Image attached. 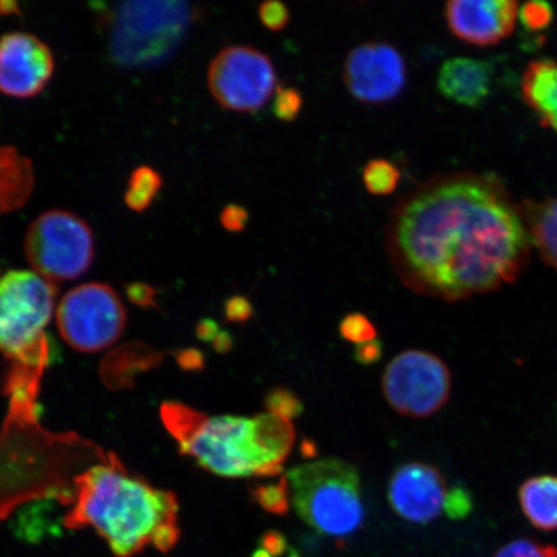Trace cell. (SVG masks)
<instances>
[{"instance_id": "obj_1", "label": "cell", "mask_w": 557, "mask_h": 557, "mask_svg": "<svg viewBox=\"0 0 557 557\" xmlns=\"http://www.w3.org/2000/svg\"><path fill=\"white\" fill-rule=\"evenodd\" d=\"M386 240L404 281L447 301L512 283L533 246L503 181L475 172L435 176L408 194L394 209Z\"/></svg>"}, {"instance_id": "obj_2", "label": "cell", "mask_w": 557, "mask_h": 557, "mask_svg": "<svg viewBox=\"0 0 557 557\" xmlns=\"http://www.w3.org/2000/svg\"><path fill=\"white\" fill-rule=\"evenodd\" d=\"M73 484L64 525L95 529L116 557H132L149 546L169 553L177 545L176 496L132 475L116 456L89 466Z\"/></svg>"}, {"instance_id": "obj_3", "label": "cell", "mask_w": 557, "mask_h": 557, "mask_svg": "<svg viewBox=\"0 0 557 557\" xmlns=\"http://www.w3.org/2000/svg\"><path fill=\"white\" fill-rule=\"evenodd\" d=\"M58 287L33 270L0 276V354L10 361L7 394L38 395L41 374L51 360L46 330Z\"/></svg>"}, {"instance_id": "obj_4", "label": "cell", "mask_w": 557, "mask_h": 557, "mask_svg": "<svg viewBox=\"0 0 557 557\" xmlns=\"http://www.w3.org/2000/svg\"><path fill=\"white\" fill-rule=\"evenodd\" d=\"M160 414L178 450L214 475L263 478L283 470L261 447L255 418L209 417L181 403H164Z\"/></svg>"}, {"instance_id": "obj_5", "label": "cell", "mask_w": 557, "mask_h": 557, "mask_svg": "<svg viewBox=\"0 0 557 557\" xmlns=\"http://www.w3.org/2000/svg\"><path fill=\"white\" fill-rule=\"evenodd\" d=\"M185 2H125L99 12L111 61L125 69H151L173 58L198 20Z\"/></svg>"}, {"instance_id": "obj_6", "label": "cell", "mask_w": 557, "mask_h": 557, "mask_svg": "<svg viewBox=\"0 0 557 557\" xmlns=\"http://www.w3.org/2000/svg\"><path fill=\"white\" fill-rule=\"evenodd\" d=\"M287 480L298 517L320 534L346 537L363 524L360 476L354 465L320 459L290 469Z\"/></svg>"}, {"instance_id": "obj_7", "label": "cell", "mask_w": 557, "mask_h": 557, "mask_svg": "<svg viewBox=\"0 0 557 557\" xmlns=\"http://www.w3.org/2000/svg\"><path fill=\"white\" fill-rule=\"evenodd\" d=\"M24 248L33 271L53 284L85 275L95 259L92 230L64 209L38 215L27 228Z\"/></svg>"}, {"instance_id": "obj_8", "label": "cell", "mask_w": 557, "mask_h": 557, "mask_svg": "<svg viewBox=\"0 0 557 557\" xmlns=\"http://www.w3.org/2000/svg\"><path fill=\"white\" fill-rule=\"evenodd\" d=\"M127 322L120 295L103 283L78 285L55 308L61 337L81 352H99L120 339Z\"/></svg>"}, {"instance_id": "obj_9", "label": "cell", "mask_w": 557, "mask_h": 557, "mask_svg": "<svg viewBox=\"0 0 557 557\" xmlns=\"http://www.w3.org/2000/svg\"><path fill=\"white\" fill-rule=\"evenodd\" d=\"M209 92L234 113H256L276 90V72L267 53L249 46H228L208 67Z\"/></svg>"}, {"instance_id": "obj_10", "label": "cell", "mask_w": 557, "mask_h": 557, "mask_svg": "<svg viewBox=\"0 0 557 557\" xmlns=\"http://www.w3.org/2000/svg\"><path fill=\"white\" fill-rule=\"evenodd\" d=\"M382 388L395 412L424 418L438 412L449 400L451 375L436 355L408 350L387 366Z\"/></svg>"}, {"instance_id": "obj_11", "label": "cell", "mask_w": 557, "mask_h": 557, "mask_svg": "<svg viewBox=\"0 0 557 557\" xmlns=\"http://www.w3.org/2000/svg\"><path fill=\"white\" fill-rule=\"evenodd\" d=\"M344 82L354 99L369 104L386 103L406 87V60L398 48L385 41H367L348 53Z\"/></svg>"}, {"instance_id": "obj_12", "label": "cell", "mask_w": 557, "mask_h": 557, "mask_svg": "<svg viewBox=\"0 0 557 557\" xmlns=\"http://www.w3.org/2000/svg\"><path fill=\"white\" fill-rule=\"evenodd\" d=\"M54 73L53 53L30 33L0 37V94L30 99L44 92Z\"/></svg>"}, {"instance_id": "obj_13", "label": "cell", "mask_w": 557, "mask_h": 557, "mask_svg": "<svg viewBox=\"0 0 557 557\" xmlns=\"http://www.w3.org/2000/svg\"><path fill=\"white\" fill-rule=\"evenodd\" d=\"M447 484L442 472L426 463H407L393 473L388 500L400 518L429 524L444 511Z\"/></svg>"}, {"instance_id": "obj_14", "label": "cell", "mask_w": 557, "mask_h": 557, "mask_svg": "<svg viewBox=\"0 0 557 557\" xmlns=\"http://www.w3.org/2000/svg\"><path fill=\"white\" fill-rule=\"evenodd\" d=\"M444 16L455 37L465 44L487 47L512 33L519 4L512 0H451L445 4Z\"/></svg>"}, {"instance_id": "obj_15", "label": "cell", "mask_w": 557, "mask_h": 557, "mask_svg": "<svg viewBox=\"0 0 557 557\" xmlns=\"http://www.w3.org/2000/svg\"><path fill=\"white\" fill-rule=\"evenodd\" d=\"M493 69L487 62L455 58L444 62L437 74V89L453 102L476 109L492 94Z\"/></svg>"}, {"instance_id": "obj_16", "label": "cell", "mask_w": 557, "mask_h": 557, "mask_svg": "<svg viewBox=\"0 0 557 557\" xmlns=\"http://www.w3.org/2000/svg\"><path fill=\"white\" fill-rule=\"evenodd\" d=\"M34 183L32 160L13 146H0V215L23 208L32 197Z\"/></svg>"}, {"instance_id": "obj_17", "label": "cell", "mask_w": 557, "mask_h": 557, "mask_svg": "<svg viewBox=\"0 0 557 557\" xmlns=\"http://www.w3.org/2000/svg\"><path fill=\"white\" fill-rule=\"evenodd\" d=\"M521 92L543 123L557 134V61L531 62L522 75Z\"/></svg>"}, {"instance_id": "obj_18", "label": "cell", "mask_w": 557, "mask_h": 557, "mask_svg": "<svg viewBox=\"0 0 557 557\" xmlns=\"http://www.w3.org/2000/svg\"><path fill=\"white\" fill-rule=\"evenodd\" d=\"M519 503L525 518L541 531H557V475L525 480L519 490Z\"/></svg>"}, {"instance_id": "obj_19", "label": "cell", "mask_w": 557, "mask_h": 557, "mask_svg": "<svg viewBox=\"0 0 557 557\" xmlns=\"http://www.w3.org/2000/svg\"><path fill=\"white\" fill-rule=\"evenodd\" d=\"M533 246L557 271V197L521 207Z\"/></svg>"}, {"instance_id": "obj_20", "label": "cell", "mask_w": 557, "mask_h": 557, "mask_svg": "<svg viewBox=\"0 0 557 557\" xmlns=\"http://www.w3.org/2000/svg\"><path fill=\"white\" fill-rule=\"evenodd\" d=\"M257 436L264 451L283 466L295 444V428L287 418L273 413L255 417Z\"/></svg>"}, {"instance_id": "obj_21", "label": "cell", "mask_w": 557, "mask_h": 557, "mask_svg": "<svg viewBox=\"0 0 557 557\" xmlns=\"http://www.w3.org/2000/svg\"><path fill=\"white\" fill-rule=\"evenodd\" d=\"M162 185L163 180L154 169L148 165L138 166L128 180L127 191L124 194L125 205L134 212L146 211L162 189Z\"/></svg>"}, {"instance_id": "obj_22", "label": "cell", "mask_w": 557, "mask_h": 557, "mask_svg": "<svg viewBox=\"0 0 557 557\" xmlns=\"http://www.w3.org/2000/svg\"><path fill=\"white\" fill-rule=\"evenodd\" d=\"M400 177L398 166L387 159H373L363 170L366 189L375 197L392 195L398 189Z\"/></svg>"}, {"instance_id": "obj_23", "label": "cell", "mask_w": 557, "mask_h": 557, "mask_svg": "<svg viewBox=\"0 0 557 557\" xmlns=\"http://www.w3.org/2000/svg\"><path fill=\"white\" fill-rule=\"evenodd\" d=\"M252 497L264 511L284 517L289 512L290 507V487L287 476H283L275 484L256 486Z\"/></svg>"}, {"instance_id": "obj_24", "label": "cell", "mask_w": 557, "mask_h": 557, "mask_svg": "<svg viewBox=\"0 0 557 557\" xmlns=\"http://www.w3.org/2000/svg\"><path fill=\"white\" fill-rule=\"evenodd\" d=\"M264 406H267L268 413H273L287 418H297L304 413V404L299 400L295 393L284 387H275L270 389L264 398Z\"/></svg>"}, {"instance_id": "obj_25", "label": "cell", "mask_w": 557, "mask_h": 557, "mask_svg": "<svg viewBox=\"0 0 557 557\" xmlns=\"http://www.w3.org/2000/svg\"><path fill=\"white\" fill-rule=\"evenodd\" d=\"M341 337L357 345L368 343L377 337V330L363 313H348L339 323Z\"/></svg>"}, {"instance_id": "obj_26", "label": "cell", "mask_w": 557, "mask_h": 557, "mask_svg": "<svg viewBox=\"0 0 557 557\" xmlns=\"http://www.w3.org/2000/svg\"><path fill=\"white\" fill-rule=\"evenodd\" d=\"M304 107L302 95L294 87L277 86L273 111L278 121L295 122Z\"/></svg>"}, {"instance_id": "obj_27", "label": "cell", "mask_w": 557, "mask_h": 557, "mask_svg": "<svg viewBox=\"0 0 557 557\" xmlns=\"http://www.w3.org/2000/svg\"><path fill=\"white\" fill-rule=\"evenodd\" d=\"M494 557H557V547L533 540L520 539L500 547Z\"/></svg>"}, {"instance_id": "obj_28", "label": "cell", "mask_w": 557, "mask_h": 557, "mask_svg": "<svg viewBox=\"0 0 557 557\" xmlns=\"http://www.w3.org/2000/svg\"><path fill=\"white\" fill-rule=\"evenodd\" d=\"M519 17L528 30L540 32L552 24L554 10L545 2H529L519 10Z\"/></svg>"}, {"instance_id": "obj_29", "label": "cell", "mask_w": 557, "mask_h": 557, "mask_svg": "<svg viewBox=\"0 0 557 557\" xmlns=\"http://www.w3.org/2000/svg\"><path fill=\"white\" fill-rule=\"evenodd\" d=\"M472 510L471 494L463 486H455L445 497L444 512L449 519H465Z\"/></svg>"}, {"instance_id": "obj_30", "label": "cell", "mask_w": 557, "mask_h": 557, "mask_svg": "<svg viewBox=\"0 0 557 557\" xmlns=\"http://www.w3.org/2000/svg\"><path fill=\"white\" fill-rule=\"evenodd\" d=\"M259 17L270 32H281L289 24L290 13L288 7L282 2H264L260 5Z\"/></svg>"}, {"instance_id": "obj_31", "label": "cell", "mask_w": 557, "mask_h": 557, "mask_svg": "<svg viewBox=\"0 0 557 557\" xmlns=\"http://www.w3.org/2000/svg\"><path fill=\"white\" fill-rule=\"evenodd\" d=\"M249 213L246 208L238 205H228L222 209L220 222L230 233H240L247 227Z\"/></svg>"}, {"instance_id": "obj_32", "label": "cell", "mask_w": 557, "mask_h": 557, "mask_svg": "<svg viewBox=\"0 0 557 557\" xmlns=\"http://www.w3.org/2000/svg\"><path fill=\"white\" fill-rule=\"evenodd\" d=\"M253 315V306L243 296L230 298L226 302V317L232 322H247Z\"/></svg>"}, {"instance_id": "obj_33", "label": "cell", "mask_w": 557, "mask_h": 557, "mask_svg": "<svg viewBox=\"0 0 557 557\" xmlns=\"http://www.w3.org/2000/svg\"><path fill=\"white\" fill-rule=\"evenodd\" d=\"M383 346L380 339L375 338L368 343L360 344L355 348V359L361 366L379 363L382 358Z\"/></svg>"}, {"instance_id": "obj_34", "label": "cell", "mask_w": 557, "mask_h": 557, "mask_svg": "<svg viewBox=\"0 0 557 557\" xmlns=\"http://www.w3.org/2000/svg\"><path fill=\"white\" fill-rule=\"evenodd\" d=\"M260 545L271 557L281 556L288 548L287 540L282 533L270 531L262 535Z\"/></svg>"}, {"instance_id": "obj_35", "label": "cell", "mask_w": 557, "mask_h": 557, "mask_svg": "<svg viewBox=\"0 0 557 557\" xmlns=\"http://www.w3.org/2000/svg\"><path fill=\"white\" fill-rule=\"evenodd\" d=\"M0 15L2 16H12V15H21L20 7L16 2H5L2 0L0 2Z\"/></svg>"}, {"instance_id": "obj_36", "label": "cell", "mask_w": 557, "mask_h": 557, "mask_svg": "<svg viewBox=\"0 0 557 557\" xmlns=\"http://www.w3.org/2000/svg\"><path fill=\"white\" fill-rule=\"evenodd\" d=\"M233 346V338L230 337L228 333H221L218 339H215V348L220 351H228Z\"/></svg>"}, {"instance_id": "obj_37", "label": "cell", "mask_w": 557, "mask_h": 557, "mask_svg": "<svg viewBox=\"0 0 557 557\" xmlns=\"http://www.w3.org/2000/svg\"><path fill=\"white\" fill-rule=\"evenodd\" d=\"M218 332V325L212 322H206L201 325V334H203L205 338H211L213 334Z\"/></svg>"}, {"instance_id": "obj_38", "label": "cell", "mask_w": 557, "mask_h": 557, "mask_svg": "<svg viewBox=\"0 0 557 557\" xmlns=\"http://www.w3.org/2000/svg\"><path fill=\"white\" fill-rule=\"evenodd\" d=\"M253 557H271V556L267 552H264V549L260 548V549H257Z\"/></svg>"}]
</instances>
